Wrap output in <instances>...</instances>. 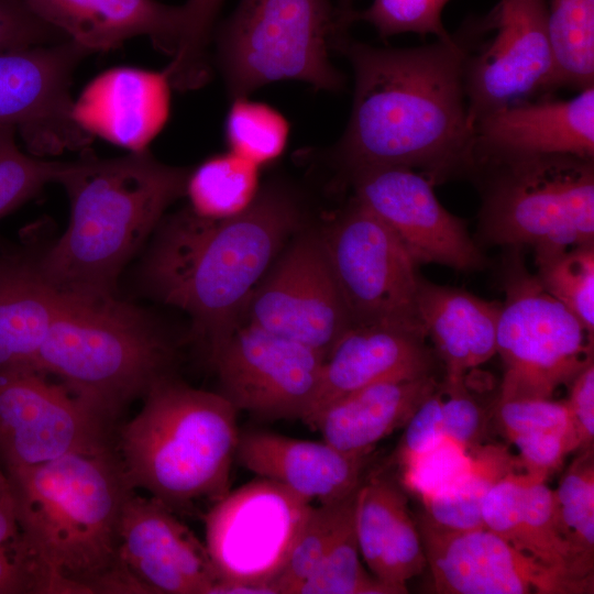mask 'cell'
I'll use <instances>...</instances> for the list:
<instances>
[{
  "mask_svg": "<svg viewBox=\"0 0 594 594\" xmlns=\"http://www.w3.org/2000/svg\"><path fill=\"white\" fill-rule=\"evenodd\" d=\"M437 387L432 375L372 384L330 403L309 428L346 454L371 455L381 440L405 427Z\"/></svg>",
  "mask_w": 594,
  "mask_h": 594,
  "instance_id": "obj_26",
  "label": "cell"
},
{
  "mask_svg": "<svg viewBox=\"0 0 594 594\" xmlns=\"http://www.w3.org/2000/svg\"><path fill=\"white\" fill-rule=\"evenodd\" d=\"M470 453L443 439L437 447L400 468L404 486L420 501L451 484L468 466Z\"/></svg>",
  "mask_w": 594,
  "mask_h": 594,
  "instance_id": "obj_41",
  "label": "cell"
},
{
  "mask_svg": "<svg viewBox=\"0 0 594 594\" xmlns=\"http://www.w3.org/2000/svg\"><path fill=\"white\" fill-rule=\"evenodd\" d=\"M302 226L296 196L267 184L242 212L223 219L189 207L164 217L144 258L145 288L189 315L208 358L242 321L250 294Z\"/></svg>",
  "mask_w": 594,
  "mask_h": 594,
  "instance_id": "obj_2",
  "label": "cell"
},
{
  "mask_svg": "<svg viewBox=\"0 0 594 594\" xmlns=\"http://www.w3.org/2000/svg\"><path fill=\"white\" fill-rule=\"evenodd\" d=\"M496 417L506 438L540 431H574L576 433L566 400L531 398L497 402Z\"/></svg>",
  "mask_w": 594,
  "mask_h": 594,
  "instance_id": "obj_42",
  "label": "cell"
},
{
  "mask_svg": "<svg viewBox=\"0 0 594 594\" xmlns=\"http://www.w3.org/2000/svg\"><path fill=\"white\" fill-rule=\"evenodd\" d=\"M12 127L0 125V218L33 198L54 182L63 162L40 160L23 153Z\"/></svg>",
  "mask_w": 594,
  "mask_h": 594,
  "instance_id": "obj_39",
  "label": "cell"
},
{
  "mask_svg": "<svg viewBox=\"0 0 594 594\" xmlns=\"http://www.w3.org/2000/svg\"><path fill=\"white\" fill-rule=\"evenodd\" d=\"M469 453L468 466L451 484L421 499L422 515L441 528H482L481 507L486 493L503 476L521 469L518 458L502 444L480 443Z\"/></svg>",
  "mask_w": 594,
  "mask_h": 594,
  "instance_id": "obj_30",
  "label": "cell"
},
{
  "mask_svg": "<svg viewBox=\"0 0 594 594\" xmlns=\"http://www.w3.org/2000/svg\"><path fill=\"white\" fill-rule=\"evenodd\" d=\"M175 348L145 310L111 298L62 295L35 370L55 375L114 425L125 406L170 375Z\"/></svg>",
  "mask_w": 594,
  "mask_h": 594,
  "instance_id": "obj_6",
  "label": "cell"
},
{
  "mask_svg": "<svg viewBox=\"0 0 594 594\" xmlns=\"http://www.w3.org/2000/svg\"><path fill=\"white\" fill-rule=\"evenodd\" d=\"M554 90L594 86V0H548Z\"/></svg>",
  "mask_w": 594,
  "mask_h": 594,
  "instance_id": "obj_32",
  "label": "cell"
},
{
  "mask_svg": "<svg viewBox=\"0 0 594 594\" xmlns=\"http://www.w3.org/2000/svg\"><path fill=\"white\" fill-rule=\"evenodd\" d=\"M258 190V166L229 151L191 169L185 195L196 215L223 219L244 211Z\"/></svg>",
  "mask_w": 594,
  "mask_h": 594,
  "instance_id": "obj_31",
  "label": "cell"
},
{
  "mask_svg": "<svg viewBox=\"0 0 594 594\" xmlns=\"http://www.w3.org/2000/svg\"><path fill=\"white\" fill-rule=\"evenodd\" d=\"M468 46L466 24L418 47H375L348 34L334 42L355 80L349 123L334 147L348 176L400 166L435 184L473 172L474 125L463 85Z\"/></svg>",
  "mask_w": 594,
  "mask_h": 594,
  "instance_id": "obj_1",
  "label": "cell"
},
{
  "mask_svg": "<svg viewBox=\"0 0 594 594\" xmlns=\"http://www.w3.org/2000/svg\"><path fill=\"white\" fill-rule=\"evenodd\" d=\"M483 527L541 563L571 578L593 582V562L572 546L562 524L554 491L547 481L514 471L486 493Z\"/></svg>",
  "mask_w": 594,
  "mask_h": 594,
  "instance_id": "obj_20",
  "label": "cell"
},
{
  "mask_svg": "<svg viewBox=\"0 0 594 594\" xmlns=\"http://www.w3.org/2000/svg\"><path fill=\"white\" fill-rule=\"evenodd\" d=\"M42 21L89 53L116 48L146 35L154 47L174 55L183 33V6L156 0H23Z\"/></svg>",
  "mask_w": 594,
  "mask_h": 594,
  "instance_id": "obj_23",
  "label": "cell"
},
{
  "mask_svg": "<svg viewBox=\"0 0 594 594\" xmlns=\"http://www.w3.org/2000/svg\"><path fill=\"white\" fill-rule=\"evenodd\" d=\"M417 526L438 593H593L594 583L576 580L541 563L484 527L444 529L422 514Z\"/></svg>",
  "mask_w": 594,
  "mask_h": 594,
  "instance_id": "obj_16",
  "label": "cell"
},
{
  "mask_svg": "<svg viewBox=\"0 0 594 594\" xmlns=\"http://www.w3.org/2000/svg\"><path fill=\"white\" fill-rule=\"evenodd\" d=\"M355 516V513H354ZM354 516L344 525L315 572L295 594H398L361 562Z\"/></svg>",
  "mask_w": 594,
  "mask_h": 594,
  "instance_id": "obj_36",
  "label": "cell"
},
{
  "mask_svg": "<svg viewBox=\"0 0 594 594\" xmlns=\"http://www.w3.org/2000/svg\"><path fill=\"white\" fill-rule=\"evenodd\" d=\"M324 358L351 321L322 234L301 229L250 294L242 320Z\"/></svg>",
  "mask_w": 594,
  "mask_h": 594,
  "instance_id": "obj_13",
  "label": "cell"
},
{
  "mask_svg": "<svg viewBox=\"0 0 594 594\" xmlns=\"http://www.w3.org/2000/svg\"><path fill=\"white\" fill-rule=\"evenodd\" d=\"M67 40L42 21L23 0H0V53Z\"/></svg>",
  "mask_w": 594,
  "mask_h": 594,
  "instance_id": "obj_45",
  "label": "cell"
},
{
  "mask_svg": "<svg viewBox=\"0 0 594 594\" xmlns=\"http://www.w3.org/2000/svg\"><path fill=\"white\" fill-rule=\"evenodd\" d=\"M469 22L463 85L474 122L497 108L554 90L556 64L548 29V0H497Z\"/></svg>",
  "mask_w": 594,
  "mask_h": 594,
  "instance_id": "obj_11",
  "label": "cell"
},
{
  "mask_svg": "<svg viewBox=\"0 0 594 594\" xmlns=\"http://www.w3.org/2000/svg\"><path fill=\"white\" fill-rule=\"evenodd\" d=\"M168 85L164 72L117 68L87 87L75 102V113L92 135L131 152L143 151L167 118Z\"/></svg>",
  "mask_w": 594,
  "mask_h": 594,
  "instance_id": "obj_25",
  "label": "cell"
},
{
  "mask_svg": "<svg viewBox=\"0 0 594 594\" xmlns=\"http://www.w3.org/2000/svg\"><path fill=\"white\" fill-rule=\"evenodd\" d=\"M537 278L593 334L594 249L575 246L552 255L536 256Z\"/></svg>",
  "mask_w": 594,
  "mask_h": 594,
  "instance_id": "obj_35",
  "label": "cell"
},
{
  "mask_svg": "<svg viewBox=\"0 0 594 594\" xmlns=\"http://www.w3.org/2000/svg\"><path fill=\"white\" fill-rule=\"evenodd\" d=\"M355 532L361 557L381 582L406 593L427 566L417 521L405 492L384 475L365 477L356 493Z\"/></svg>",
  "mask_w": 594,
  "mask_h": 594,
  "instance_id": "obj_24",
  "label": "cell"
},
{
  "mask_svg": "<svg viewBox=\"0 0 594 594\" xmlns=\"http://www.w3.org/2000/svg\"><path fill=\"white\" fill-rule=\"evenodd\" d=\"M443 391L441 387L428 396L405 425V431L396 450L399 468L437 447L443 439Z\"/></svg>",
  "mask_w": 594,
  "mask_h": 594,
  "instance_id": "obj_46",
  "label": "cell"
},
{
  "mask_svg": "<svg viewBox=\"0 0 594 594\" xmlns=\"http://www.w3.org/2000/svg\"><path fill=\"white\" fill-rule=\"evenodd\" d=\"M497 323L504 364L498 402L552 398L591 362L593 334L518 263L509 266Z\"/></svg>",
  "mask_w": 594,
  "mask_h": 594,
  "instance_id": "obj_9",
  "label": "cell"
},
{
  "mask_svg": "<svg viewBox=\"0 0 594 594\" xmlns=\"http://www.w3.org/2000/svg\"><path fill=\"white\" fill-rule=\"evenodd\" d=\"M352 1L353 0H339L338 9L342 13H350L351 11H353Z\"/></svg>",
  "mask_w": 594,
  "mask_h": 594,
  "instance_id": "obj_51",
  "label": "cell"
},
{
  "mask_svg": "<svg viewBox=\"0 0 594 594\" xmlns=\"http://www.w3.org/2000/svg\"><path fill=\"white\" fill-rule=\"evenodd\" d=\"M235 458L260 477L324 504L346 498L360 488L370 455L346 454L323 440L252 430L240 432Z\"/></svg>",
  "mask_w": 594,
  "mask_h": 594,
  "instance_id": "obj_22",
  "label": "cell"
},
{
  "mask_svg": "<svg viewBox=\"0 0 594 594\" xmlns=\"http://www.w3.org/2000/svg\"><path fill=\"white\" fill-rule=\"evenodd\" d=\"M350 13L329 0H240L216 34L217 63L229 96L246 97L283 79L340 91L345 79L329 51L348 34Z\"/></svg>",
  "mask_w": 594,
  "mask_h": 594,
  "instance_id": "obj_8",
  "label": "cell"
},
{
  "mask_svg": "<svg viewBox=\"0 0 594 594\" xmlns=\"http://www.w3.org/2000/svg\"><path fill=\"white\" fill-rule=\"evenodd\" d=\"M62 302L33 250L0 251V370H35Z\"/></svg>",
  "mask_w": 594,
  "mask_h": 594,
  "instance_id": "obj_28",
  "label": "cell"
},
{
  "mask_svg": "<svg viewBox=\"0 0 594 594\" xmlns=\"http://www.w3.org/2000/svg\"><path fill=\"white\" fill-rule=\"evenodd\" d=\"M450 0H373L363 11L353 10L352 22L365 21L383 36L400 33L450 36L442 22V12Z\"/></svg>",
  "mask_w": 594,
  "mask_h": 594,
  "instance_id": "obj_40",
  "label": "cell"
},
{
  "mask_svg": "<svg viewBox=\"0 0 594 594\" xmlns=\"http://www.w3.org/2000/svg\"><path fill=\"white\" fill-rule=\"evenodd\" d=\"M562 524L573 548L587 561L594 557V451H580L554 491Z\"/></svg>",
  "mask_w": 594,
  "mask_h": 594,
  "instance_id": "obj_37",
  "label": "cell"
},
{
  "mask_svg": "<svg viewBox=\"0 0 594 594\" xmlns=\"http://www.w3.org/2000/svg\"><path fill=\"white\" fill-rule=\"evenodd\" d=\"M58 102L55 70L40 50L0 53V125L19 134L36 133L52 122Z\"/></svg>",
  "mask_w": 594,
  "mask_h": 594,
  "instance_id": "obj_29",
  "label": "cell"
},
{
  "mask_svg": "<svg viewBox=\"0 0 594 594\" xmlns=\"http://www.w3.org/2000/svg\"><path fill=\"white\" fill-rule=\"evenodd\" d=\"M519 452L521 469L529 475L548 481L561 468L563 460L580 450L574 431H540L518 433L507 438Z\"/></svg>",
  "mask_w": 594,
  "mask_h": 594,
  "instance_id": "obj_43",
  "label": "cell"
},
{
  "mask_svg": "<svg viewBox=\"0 0 594 594\" xmlns=\"http://www.w3.org/2000/svg\"><path fill=\"white\" fill-rule=\"evenodd\" d=\"M288 134L289 124L277 110L246 97L233 99L226 120L230 152L260 167L283 154Z\"/></svg>",
  "mask_w": 594,
  "mask_h": 594,
  "instance_id": "obj_34",
  "label": "cell"
},
{
  "mask_svg": "<svg viewBox=\"0 0 594 594\" xmlns=\"http://www.w3.org/2000/svg\"><path fill=\"white\" fill-rule=\"evenodd\" d=\"M223 0H187L183 4L184 26L172 63L164 70L169 85L191 90L209 77L208 45Z\"/></svg>",
  "mask_w": 594,
  "mask_h": 594,
  "instance_id": "obj_38",
  "label": "cell"
},
{
  "mask_svg": "<svg viewBox=\"0 0 594 594\" xmlns=\"http://www.w3.org/2000/svg\"><path fill=\"white\" fill-rule=\"evenodd\" d=\"M7 475L16 541L46 594H144L119 557L121 513L133 490L113 449L72 453Z\"/></svg>",
  "mask_w": 594,
  "mask_h": 594,
  "instance_id": "obj_3",
  "label": "cell"
},
{
  "mask_svg": "<svg viewBox=\"0 0 594 594\" xmlns=\"http://www.w3.org/2000/svg\"><path fill=\"white\" fill-rule=\"evenodd\" d=\"M324 356L286 337L240 323L209 359L220 393L263 420L300 419L316 396Z\"/></svg>",
  "mask_w": 594,
  "mask_h": 594,
  "instance_id": "obj_15",
  "label": "cell"
},
{
  "mask_svg": "<svg viewBox=\"0 0 594 594\" xmlns=\"http://www.w3.org/2000/svg\"><path fill=\"white\" fill-rule=\"evenodd\" d=\"M19 536L16 506L10 480L0 465V546Z\"/></svg>",
  "mask_w": 594,
  "mask_h": 594,
  "instance_id": "obj_49",
  "label": "cell"
},
{
  "mask_svg": "<svg viewBox=\"0 0 594 594\" xmlns=\"http://www.w3.org/2000/svg\"><path fill=\"white\" fill-rule=\"evenodd\" d=\"M15 539L0 546V594H43L42 581Z\"/></svg>",
  "mask_w": 594,
  "mask_h": 594,
  "instance_id": "obj_48",
  "label": "cell"
},
{
  "mask_svg": "<svg viewBox=\"0 0 594 594\" xmlns=\"http://www.w3.org/2000/svg\"><path fill=\"white\" fill-rule=\"evenodd\" d=\"M348 177L353 198L391 229L416 265L438 263L470 271L483 264L464 221L440 204L433 183L420 172L372 167Z\"/></svg>",
  "mask_w": 594,
  "mask_h": 594,
  "instance_id": "obj_17",
  "label": "cell"
},
{
  "mask_svg": "<svg viewBox=\"0 0 594 594\" xmlns=\"http://www.w3.org/2000/svg\"><path fill=\"white\" fill-rule=\"evenodd\" d=\"M474 153L475 163L554 154L594 158V86L571 99L546 95L481 116L474 122Z\"/></svg>",
  "mask_w": 594,
  "mask_h": 594,
  "instance_id": "obj_19",
  "label": "cell"
},
{
  "mask_svg": "<svg viewBox=\"0 0 594 594\" xmlns=\"http://www.w3.org/2000/svg\"><path fill=\"white\" fill-rule=\"evenodd\" d=\"M441 388L443 436L469 451L480 444L485 426L484 411L469 393L465 380L446 381Z\"/></svg>",
  "mask_w": 594,
  "mask_h": 594,
  "instance_id": "obj_44",
  "label": "cell"
},
{
  "mask_svg": "<svg viewBox=\"0 0 594 594\" xmlns=\"http://www.w3.org/2000/svg\"><path fill=\"white\" fill-rule=\"evenodd\" d=\"M356 493L341 501L311 506L284 569L273 583L277 594H295L315 572L341 529L354 516Z\"/></svg>",
  "mask_w": 594,
  "mask_h": 594,
  "instance_id": "obj_33",
  "label": "cell"
},
{
  "mask_svg": "<svg viewBox=\"0 0 594 594\" xmlns=\"http://www.w3.org/2000/svg\"><path fill=\"white\" fill-rule=\"evenodd\" d=\"M481 229L495 244L552 255L594 239L593 158L575 155L484 157Z\"/></svg>",
  "mask_w": 594,
  "mask_h": 594,
  "instance_id": "obj_7",
  "label": "cell"
},
{
  "mask_svg": "<svg viewBox=\"0 0 594 594\" xmlns=\"http://www.w3.org/2000/svg\"><path fill=\"white\" fill-rule=\"evenodd\" d=\"M238 413L220 393L172 375L157 381L118 439L130 488L146 491L175 513L221 499L239 441Z\"/></svg>",
  "mask_w": 594,
  "mask_h": 594,
  "instance_id": "obj_5",
  "label": "cell"
},
{
  "mask_svg": "<svg viewBox=\"0 0 594 594\" xmlns=\"http://www.w3.org/2000/svg\"><path fill=\"white\" fill-rule=\"evenodd\" d=\"M322 238L351 326L427 337L417 308L416 263L384 222L353 198Z\"/></svg>",
  "mask_w": 594,
  "mask_h": 594,
  "instance_id": "obj_10",
  "label": "cell"
},
{
  "mask_svg": "<svg viewBox=\"0 0 594 594\" xmlns=\"http://www.w3.org/2000/svg\"><path fill=\"white\" fill-rule=\"evenodd\" d=\"M119 557L146 594H209L219 579L206 544L175 512L135 491L123 504Z\"/></svg>",
  "mask_w": 594,
  "mask_h": 594,
  "instance_id": "obj_18",
  "label": "cell"
},
{
  "mask_svg": "<svg viewBox=\"0 0 594 594\" xmlns=\"http://www.w3.org/2000/svg\"><path fill=\"white\" fill-rule=\"evenodd\" d=\"M112 430L61 382L34 370H0V465L6 473L113 449Z\"/></svg>",
  "mask_w": 594,
  "mask_h": 594,
  "instance_id": "obj_14",
  "label": "cell"
},
{
  "mask_svg": "<svg viewBox=\"0 0 594 594\" xmlns=\"http://www.w3.org/2000/svg\"><path fill=\"white\" fill-rule=\"evenodd\" d=\"M425 336L384 326H351L324 359L314 402L302 418L310 426L333 400L372 384L431 375Z\"/></svg>",
  "mask_w": 594,
  "mask_h": 594,
  "instance_id": "obj_21",
  "label": "cell"
},
{
  "mask_svg": "<svg viewBox=\"0 0 594 594\" xmlns=\"http://www.w3.org/2000/svg\"><path fill=\"white\" fill-rule=\"evenodd\" d=\"M417 308L446 366V381L464 380L496 353L499 305L419 277Z\"/></svg>",
  "mask_w": 594,
  "mask_h": 594,
  "instance_id": "obj_27",
  "label": "cell"
},
{
  "mask_svg": "<svg viewBox=\"0 0 594 594\" xmlns=\"http://www.w3.org/2000/svg\"><path fill=\"white\" fill-rule=\"evenodd\" d=\"M189 173L146 150L107 160L87 151L63 162L55 183L67 193L70 218L62 237L36 253L45 280L62 295L117 297L120 273L185 195Z\"/></svg>",
  "mask_w": 594,
  "mask_h": 594,
  "instance_id": "obj_4",
  "label": "cell"
},
{
  "mask_svg": "<svg viewBox=\"0 0 594 594\" xmlns=\"http://www.w3.org/2000/svg\"><path fill=\"white\" fill-rule=\"evenodd\" d=\"M311 506L264 477L212 504L204 517L205 544L218 580L274 587Z\"/></svg>",
  "mask_w": 594,
  "mask_h": 594,
  "instance_id": "obj_12",
  "label": "cell"
},
{
  "mask_svg": "<svg viewBox=\"0 0 594 594\" xmlns=\"http://www.w3.org/2000/svg\"><path fill=\"white\" fill-rule=\"evenodd\" d=\"M209 594H277V592L270 584L218 580Z\"/></svg>",
  "mask_w": 594,
  "mask_h": 594,
  "instance_id": "obj_50",
  "label": "cell"
},
{
  "mask_svg": "<svg viewBox=\"0 0 594 594\" xmlns=\"http://www.w3.org/2000/svg\"><path fill=\"white\" fill-rule=\"evenodd\" d=\"M566 404L578 433L580 450L593 448L594 441V365L588 363L569 384Z\"/></svg>",
  "mask_w": 594,
  "mask_h": 594,
  "instance_id": "obj_47",
  "label": "cell"
}]
</instances>
